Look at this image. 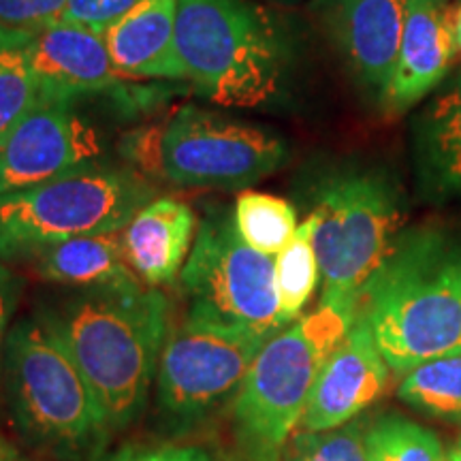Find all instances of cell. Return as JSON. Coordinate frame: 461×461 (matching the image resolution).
Returning a JSON list of instances; mask_svg holds the SVG:
<instances>
[{
	"label": "cell",
	"mask_w": 461,
	"mask_h": 461,
	"mask_svg": "<svg viewBox=\"0 0 461 461\" xmlns=\"http://www.w3.org/2000/svg\"><path fill=\"white\" fill-rule=\"evenodd\" d=\"M0 461H24L15 451V447H11L3 436H0Z\"/></svg>",
	"instance_id": "4dcf8cb0"
},
{
	"label": "cell",
	"mask_w": 461,
	"mask_h": 461,
	"mask_svg": "<svg viewBox=\"0 0 461 461\" xmlns=\"http://www.w3.org/2000/svg\"><path fill=\"white\" fill-rule=\"evenodd\" d=\"M269 3H280V5H291V3H297V0H269Z\"/></svg>",
	"instance_id": "836d02e7"
},
{
	"label": "cell",
	"mask_w": 461,
	"mask_h": 461,
	"mask_svg": "<svg viewBox=\"0 0 461 461\" xmlns=\"http://www.w3.org/2000/svg\"><path fill=\"white\" fill-rule=\"evenodd\" d=\"M319 282L321 267L312 244V222L305 218L285 250L276 257V291L282 325H291L302 316Z\"/></svg>",
	"instance_id": "7402d4cb"
},
{
	"label": "cell",
	"mask_w": 461,
	"mask_h": 461,
	"mask_svg": "<svg viewBox=\"0 0 461 461\" xmlns=\"http://www.w3.org/2000/svg\"><path fill=\"white\" fill-rule=\"evenodd\" d=\"M154 197L157 186L148 176L105 160L11 190L0 194V261H28L84 235L120 233Z\"/></svg>",
	"instance_id": "52a82bcc"
},
{
	"label": "cell",
	"mask_w": 461,
	"mask_h": 461,
	"mask_svg": "<svg viewBox=\"0 0 461 461\" xmlns=\"http://www.w3.org/2000/svg\"><path fill=\"white\" fill-rule=\"evenodd\" d=\"M176 50L184 79L214 105L258 109L285 95L286 31L252 0H177Z\"/></svg>",
	"instance_id": "3957f363"
},
{
	"label": "cell",
	"mask_w": 461,
	"mask_h": 461,
	"mask_svg": "<svg viewBox=\"0 0 461 461\" xmlns=\"http://www.w3.org/2000/svg\"><path fill=\"white\" fill-rule=\"evenodd\" d=\"M412 152L425 197L445 201L461 194V77L414 120Z\"/></svg>",
	"instance_id": "ac0fdd59"
},
{
	"label": "cell",
	"mask_w": 461,
	"mask_h": 461,
	"mask_svg": "<svg viewBox=\"0 0 461 461\" xmlns=\"http://www.w3.org/2000/svg\"><path fill=\"white\" fill-rule=\"evenodd\" d=\"M312 244L321 267V303L355 312L374 276L403 233V199L389 171L346 165L310 188Z\"/></svg>",
	"instance_id": "5b68a950"
},
{
	"label": "cell",
	"mask_w": 461,
	"mask_h": 461,
	"mask_svg": "<svg viewBox=\"0 0 461 461\" xmlns=\"http://www.w3.org/2000/svg\"><path fill=\"white\" fill-rule=\"evenodd\" d=\"M389 370V363L374 342L370 325L357 314L348 333L321 367L302 428L330 429L357 419L384 393Z\"/></svg>",
	"instance_id": "5bb4252c"
},
{
	"label": "cell",
	"mask_w": 461,
	"mask_h": 461,
	"mask_svg": "<svg viewBox=\"0 0 461 461\" xmlns=\"http://www.w3.org/2000/svg\"><path fill=\"white\" fill-rule=\"evenodd\" d=\"M141 0H68L60 20L103 34Z\"/></svg>",
	"instance_id": "4316f807"
},
{
	"label": "cell",
	"mask_w": 461,
	"mask_h": 461,
	"mask_svg": "<svg viewBox=\"0 0 461 461\" xmlns=\"http://www.w3.org/2000/svg\"><path fill=\"white\" fill-rule=\"evenodd\" d=\"M177 0H141L103 32L115 73L131 79H184L176 50Z\"/></svg>",
	"instance_id": "e0dca14e"
},
{
	"label": "cell",
	"mask_w": 461,
	"mask_h": 461,
	"mask_svg": "<svg viewBox=\"0 0 461 461\" xmlns=\"http://www.w3.org/2000/svg\"><path fill=\"white\" fill-rule=\"evenodd\" d=\"M103 160V137L77 101L41 103L0 146V194Z\"/></svg>",
	"instance_id": "8fae6325"
},
{
	"label": "cell",
	"mask_w": 461,
	"mask_h": 461,
	"mask_svg": "<svg viewBox=\"0 0 461 461\" xmlns=\"http://www.w3.org/2000/svg\"><path fill=\"white\" fill-rule=\"evenodd\" d=\"M455 51V17L448 0H406L400 54L380 107L402 113L423 101L445 79Z\"/></svg>",
	"instance_id": "9a60e30c"
},
{
	"label": "cell",
	"mask_w": 461,
	"mask_h": 461,
	"mask_svg": "<svg viewBox=\"0 0 461 461\" xmlns=\"http://www.w3.org/2000/svg\"><path fill=\"white\" fill-rule=\"evenodd\" d=\"M68 0H0V28L39 31L60 20Z\"/></svg>",
	"instance_id": "484cf974"
},
{
	"label": "cell",
	"mask_w": 461,
	"mask_h": 461,
	"mask_svg": "<svg viewBox=\"0 0 461 461\" xmlns=\"http://www.w3.org/2000/svg\"><path fill=\"white\" fill-rule=\"evenodd\" d=\"M28 58L41 84L43 103L126 92L115 73L105 37L90 28L58 20L28 34Z\"/></svg>",
	"instance_id": "4fadbf2b"
},
{
	"label": "cell",
	"mask_w": 461,
	"mask_h": 461,
	"mask_svg": "<svg viewBox=\"0 0 461 461\" xmlns=\"http://www.w3.org/2000/svg\"><path fill=\"white\" fill-rule=\"evenodd\" d=\"M26 31L0 28V146L9 140L17 124L41 105V84L28 58Z\"/></svg>",
	"instance_id": "ffe728a7"
},
{
	"label": "cell",
	"mask_w": 461,
	"mask_h": 461,
	"mask_svg": "<svg viewBox=\"0 0 461 461\" xmlns=\"http://www.w3.org/2000/svg\"><path fill=\"white\" fill-rule=\"evenodd\" d=\"M241 240L265 257H278L299 227L295 207L276 194L244 190L233 207Z\"/></svg>",
	"instance_id": "44dd1931"
},
{
	"label": "cell",
	"mask_w": 461,
	"mask_h": 461,
	"mask_svg": "<svg viewBox=\"0 0 461 461\" xmlns=\"http://www.w3.org/2000/svg\"><path fill=\"white\" fill-rule=\"evenodd\" d=\"M95 461H222L207 448L182 445H141L103 453Z\"/></svg>",
	"instance_id": "f1b7e54d"
},
{
	"label": "cell",
	"mask_w": 461,
	"mask_h": 461,
	"mask_svg": "<svg viewBox=\"0 0 461 461\" xmlns=\"http://www.w3.org/2000/svg\"><path fill=\"white\" fill-rule=\"evenodd\" d=\"M267 338L193 312L169 331L157 372V417L167 436L199 431L230 408Z\"/></svg>",
	"instance_id": "ba28073f"
},
{
	"label": "cell",
	"mask_w": 461,
	"mask_h": 461,
	"mask_svg": "<svg viewBox=\"0 0 461 461\" xmlns=\"http://www.w3.org/2000/svg\"><path fill=\"white\" fill-rule=\"evenodd\" d=\"M280 461H370L366 423L353 419L339 428L295 431Z\"/></svg>",
	"instance_id": "d4e9b609"
},
{
	"label": "cell",
	"mask_w": 461,
	"mask_h": 461,
	"mask_svg": "<svg viewBox=\"0 0 461 461\" xmlns=\"http://www.w3.org/2000/svg\"><path fill=\"white\" fill-rule=\"evenodd\" d=\"M357 314L395 372L461 355V240L440 229L403 230Z\"/></svg>",
	"instance_id": "7a4b0ae2"
},
{
	"label": "cell",
	"mask_w": 461,
	"mask_h": 461,
	"mask_svg": "<svg viewBox=\"0 0 461 461\" xmlns=\"http://www.w3.org/2000/svg\"><path fill=\"white\" fill-rule=\"evenodd\" d=\"M169 312L163 293L143 282L62 288L34 310L90 383L112 431L146 411L171 331Z\"/></svg>",
	"instance_id": "6da1fadb"
},
{
	"label": "cell",
	"mask_w": 461,
	"mask_h": 461,
	"mask_svg": "<svg viewBox=\"0 0 461 461\" xmlns=\"http://www.w3.org/2000/svg\"><path fill=\"white\" fill-rule=\"evenodd\" d=\"M286 158V143L276 132L184 105L165 126L160 177L188 188L241 190L272 176Z\"/></svg>",
	"instance_id": "30bf717a"
},
{
	"label": "cell",
	"mask_w": 461,
	"mask_h": 461,
	"mask_svg": "<svg viewBox=\"0 0 461 461\" xmlns=\"http://www.w3.org/2000/svg\"><path fill=\"white\" fill-rule=\"evenodd\" d=\"M20 295V282L14 274L0 263V367H3V350L5 339L9 333V319L14 312V305Z\"/></svg>",
	"instance_id": "f546056e"
},
{
	"label": "cell",
	"mask_w": 461,
	"mask_h": 461,
	"mask_svg": "<svg viewBox=\"0 0 461 461\" xmlns=\"http://www.w3.org/2000/svg\"><path fill=\"white\" fill-rule=\"evenodd\" d=\"M406 0H316L314 14L355 84L378 105L393 77Z\"/></svg>",
	"instance_id": "7c38bea8"
},
{
	"label": "cell",
	"mask_w": 461,
	"mask_h": 461,
	"mask_svg": "<svg viewBox=\"0 0 461 461\" xmlns=\"http://www.w3.org/2000/svg\"><path fill=\"white\" fill-rule=\"evenodd\" d=\"M0 383L17 431L60 461H95L112 438L105 411L65 344L32 314L7 333Z\"/></svg>",
	"instance_id": "277c9868"
},
{
	"label": "cell",
	"mask_w": 461,
	"mask_h": 461,
	"mask_svg": "<svg viewBox=\"0 0 461 461\" xmlns=\"http://www.w3.org/2000/svg\"><path fill=\"white\" fill-rule=\"evenodd\" d=\"M34 274L62 288L120 286L141 282L126 261L120 233H99L54 244L28 258Z\"/></svg>",
	"instance_id": "d6986e66"
},
{
	"label": "cell",
	"mask_w": 461,
	"mask_h": 461,
	"mask_svg": "<svg viewBox=\"0 0 461 461\" xmlns=\"http://www.w3.org/2000/svg\"><path fill=\"white\" fill-rule=\"evenodd\" d=\"M355 316L338 305L319 303L314 312L299 316L263 344L230 403V429L241 461L282 459L321 367Z\"/></svg>",
	"instance_id": "8992f818"
},
{
	"label": "cell",
	"mask_w": 461,
	"mask_h": 461,
	"mask_svg": "<svg viewBox=\"0 0 461 461\" xmlns=\"http://www.w3.org/2000/svg\"><path fill=\"white\" fill-rule=\"evenodd\" d=\"M180 286L193 312L267 339L285 330L276 291V257H265L241 240L229 207L210 205L203 212Z\"/></svg>",
	"instance_id": "9c48e42d"
},
{
	"label": "cell",
	"mask_w": 461,
	"mask_h": 461,
	"mask_svg": "<svg viewBox=\"0 0 461 461\" xmlns=\"http://www.w3.org/2000/svg\"><path fill=\"white\" fill-rule=\"evenodd\" d=\"M455 41H457V48L461 50V7L455 15Z\"/></svg>",
	"instance_id": "1f68e13d"
},
{
	"label": "cell",
	"mask_w": 461,
	"mask_h": 461,
	"mask_svg": "<svg viewBox=\"0 0 461 461\" xmlns=\"http://www.w3.org/2000/svg\"><path fill=\"white\" fill-rule=\"evenodd\" d=\"M448 461H461V438L457 440V445H455L451 455H448Z\"/></svg>",
	"instance_id": "d6a6232c"
},
{
	"label": "cell",
	"mask_w": 461,
	"mask_h": 461,
	"mask_svg": "<svg viewBox=\"0 0 461 461\" xmlns=\"http://www.w3.org/2000/svg\"><path fill=\"white\" fill-rule=\"evenodd\" d=\"M199 218L186 201L154 197L120 230L132 274L158 288L180 278L193 250Z\"/></svg>",
	"instance_id": "2e32d148"
},
{
	"label": "cell",
	"mask_w": 461,
	"mask_h": 461,
	"mask_svg": "<svg viewBox=\"0 0 461 461\" xmlns=\"http://www.w3.org/2000/svg\"><path fill=\"white\" fill-rule=\"evenodd\" d=\"M165 124H148L129 132L120 143L122 157L132 169L143 176L160 177V143H163Z\"/></svg>",
	"instance_id": "83f0119b"
},
{
	"label": "cell",
	"mask_w": 461,
	"mask_h": 461,
	"mask_svg": "<svg viewBox=\"0 0 461 461\" xmlns=\"http://www.w3.org/2000/svg\"><path fill=\"white\" fill-rule=\"evenodd\" d=\"M370 461H447L434 431L403 417H383L367 428Z\"/></svg>",
	"instance_id": "cb8c5ba5"
},
{
	"label": "cell",
	"mask_w": 461,
	"mask_h": 461,
	"mask_svg": "<svg viewBox=\"0 0 461 461\" xmlns=\"http://www.w3.org/2000/svg\"><path fill=\"white\" fill-rule=\"evenodd\" d=\"M397 397L434 419H461V355L412 367L400 383Z\"/></svg>",
	"instance_id": "603a6c76"
}]
</instances>
